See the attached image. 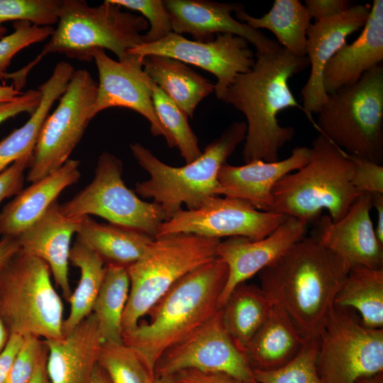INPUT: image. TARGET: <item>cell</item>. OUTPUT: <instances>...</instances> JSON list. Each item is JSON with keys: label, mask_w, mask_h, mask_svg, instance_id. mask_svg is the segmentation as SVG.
<instances>
[{"label": "cell", "mask_w": 383, "mask_h": 383, "mask_svg": "<svg viewBox=\"0 0 383 383\" xmlns=\"http://www.w3.org/2000/svg\"><path fill=\"white\" fill-rule=\"evenodd\" d=\"M350 267L313 236L259 272L260 287L306 340L318 338Z\"/></svg>", "instance_id": "1"}, {"label": "cell", "mask_w": 383, "mask_h": 383, "mask_svg": "<svg viewBox=\"0 0 383 383\" xmlns=\"http://www.w3.org/2000/svg\"><path fill=\"white\" fill-rule=\"evenodd\" d=\"M309 66L308 57L296 56L282 47L268 53H256L255 63L239 74L223 99L242 112L247 131L243 160L272 162L279 150L295 135L291 126H282L278 114L289 108L302 109L289 86V80Z\"/></svg>", "instance_id": "2"}, {"label": "cell", "mask_w": 383, "mask_h": 383, "mask_svg": "<svg viewBox=\"0 0 383 383\" xmlns=\"http://www.w3.org/2000/svg\"><path fill=\"white\" fill-rule=\"evenodd\" d=\"M228 275L226 264L217 257L179 279L148 311L150 319L123 334L154 375L160 355L213 316ZM155 376V375H154Z\"/></svg>", "instance_id": "3"}, {"label": "cell", "mask_w": 383, "mask_h": 383, "mask_svg": "<svg viewBox=\"0 0 383 383\" xmlns=\"http://www.w3.org/2000/svg\"><path fill=\"white\" fill-rule=\"evenodd\" d=\"M106 0L96 6L84 0H62L57 26L37 57L11 73L13 85L21 89L30 71L50 53L90 62L96 49L108 50L123 59L127 52L143 43L141 33L149 25L143 16L123 11Z\"/></svg>", "instance_id": "4"}, {"label": "cell", "mask_w": 383, "mask_h": 383, "mask_svg": "<svg viewBox=\"0 0 383 383\" xmlns=\"http://www.w3.org/2000/svg\"><path fill=\"white\" fill-rule=\"evenodd\" d=\"M353 167L345 151L319 134L307 163L275 184L270 211L309 224L326 210L333 221L340 220L363 194L351 182Z\"/></svg>", "instance_id": "5"}, {"label": "cell", "mask_w": 383, "mask_h": 383, "mask_svg": "<svg viewBox=\"0 0 383 383\" xmlns=\"http://www.w3.org/2000/svg\"><path fill=\"white\" fill-rule=\"evenodd\" d=\"M246 123L235 121L205 148L201 156L182 167L168 165L143 145H130L134 158L150 178L135 184V192L159 204L166 221L182 209H194L212 196H219L218 175L222 165L245 140Z\"/></svg>", "instance_id": "6"}, {"label": "cell", "mask_w": 383, "mask_h": 383, "mask_svg": "<svg viewBox=\"0 0 383 383\" xmlns=\"http://www.w3.org/2000/svg\"><path fill=\"white\" fill-rule=\"evenodd\" d=\"M220 242L184 233L155 238L143 255L127 268L130 289L122 318L123 333L135 329L179 279L217 258Z\"/></svg>", "instance_id": "7"}, {"label": "cell", "mask_w": 383, "mask_h": 383, "mask_svg": "<svg viewBox=\"0 0 383 383\" xmlns=\"http://www.w3.org/2000/svg\"><path fill=\"white\" fill-rule=\"evenodd\" d=\"M314 126L347 154L383 162V66L328 94Z\"/></svg>", "instance_id": "8"}, {"label": "cell", "mask_w": 383, "mask_h": 383, "mask_svg": "<svg viewBox=\"0 0 383 383\" xmlns=\"http://www.w3.org/2000/svg\"><path fill=\"white\" fill-rule=\"evenodd\" d=\"M43 260L21 250L0 269V317L10 335L62 337L63 304Z\"/></svg>", "instance_id": "9"}, {"label": "cell", "mask_w": 383, "mask_h": 383, "mask_svg": "<svg viewBox=\"0 0 383 383\" xmlns=\"http://www.w3.org/2000/svg\"><path fill=\"white\" fill-rule=\"evenodd\" d=\"M316 365L323 383L383 372V328H367L356 311L334 305L318 338Z\"/></svg>", "instance_id": "10"}, {"label": "cell", "mask_w": 383, "mask_h": 383, "mask_svg": "<svg viewBox=\"0 0 383 383\" xmlns=\"http://www.w3.org/2000/svg\"><path fill=\"white\" fill-rule=\"evenodd\" d=\"M121 159L108 152L99 157L93 180L70 200L60 204L63 214L79 218L95 215L109 223L155 238L166 216L161 206L140 199L122 178Z\"/></svg>", "instance_id": "11"}, {"label": "cell", "mask_w": 383, "mask_h": 383, "mask_svg": "<svg viewBox=\"0 0 383 383\" xmlns=\"http://www.w3.org/2000/svg\"><path fill=\"white\" fill-rule=\"evenodd\" d=\"M97 87L89 71L74 70L57 107L43 125L28 167V182L44 178L69 160L92 119Z\"/></svg>", "instance_id": "12"}, {"label": "cell", "mask_w": 383, "mask_h": 383, "mask_svg": "<svg viewBox=\"0 0 383 383\" xmlns=\"http://www.w3.org/2000/svg\"><path fill=\"white\" fill-rule=\"evenodd\" d=\"M262 211L235 198L212 196L194 209H181L159 228L157 237L192 233L206 238L240 236L260 240L271 234L287 218Z\"/></svg>", "instance_id": "13"}, {"label": "cell", "mask_w": 383, "mask_h": 383, "mask_svg": "<svg viewBox=\"0 0 383 383\" xmlns=\"http://www.w3.org/2000/svg\"><path fill=\"white\" fill-rule=\"evenodd\" d=\"M187 369L223 372L247 383H257L244 353L235 345L223 324L221 309L166 350L155 364L154 375H174Z\"/></svg>", "instance_id": "14"}, {"label": "cell", "mask_w": 383, "mask_h": 383, "mask_svg": "<svg viewBox=\"0 0 383 383\" xmlns=\"http://www.w3.org/2000/svg\"><path fill=\"white\" fill-rule=\"evenodd\" d=\"M127 52L143 58L162 55L200 67L217 78L215 94L223 101L235 78L248 72L255 63V55L243 38L229 33L218 34L211 41L191 40L171 33L156 42L142 43Z\"/></svg>", "instance_id": "15"}, {"label": "cell", "mask_w": 383, "mask_h": 383, "mask_svg": "<svg viewBox=\"0 0 383 383\" xmlns=\"http://www.w3.org/2000/svg\"><path fill=\"white\" fill-rule=\"evenodd\" d=\"M92 57L97 68L99 82L91 118L109 108L130 109L149 121L153 135L163 136L168 147L174 148V140L155 113L152 98V82L143 70V58L127 52L123 59L115 60L102 49L94 50Z\"/></svg>", "instance_id": "16"}, {"label": "cell", "mask_w": 383, "mask_h": 383, "mask_svg": "<svg viewBox=\"0 0 383 383\" xmlns=\"http://www.w3.org/2000/svg\"><path fill=\"white\" fill-rule=\"evenodd\" d=\"M371 196L360 195L340 220L328 214L315 221L313 236L342 258L350 267L383 269V245L378 240L370 217Z\"/></svg>", "instance_id": "17"}, {"label": "cell", "mask_w": 383, "mask_h": 383, "mask_svg": "<svg viewBox=\"0 0 383 383\" xmlns=\"http://www.w3.org/2000/svg\"><path fill=\"white\" fill-rule=\"evenodd\" d=\"M172 32L187 33L199 42H209L218 34L229 33L245 38L256 48V53H268L282 46L260 30L251 28L232 16L243 5L207 0L163 1Z\"/></svg>", "instance_id": "18"}, {"label": "cell", "mask_w": 383, "mask_h": 383, "mask_svg": "<svg viewBox=\"0 0 383 383\" xmlns=\"http://www.w3.org/2000/svg\"><path fill=\"white\" fill-rule=\"evenodd\" d=\"M370 11L367 4H355L334 17L315 21L306 35V57L311 67L308 80L301 91L303 110L309 118L326 102L323 72L328 62L347 43L349 35L362 29Z\"/></svg>", "instance_id": "19"}, {"label": "cell", "mask_w": 383, "mask_h": 383, "mask_svg": "<svg viewBox=\"0 0 383 383\" xmlns=\"http://www.w3.org/2000/svg\"><path fill=\"white\" fill-rule=\"evenodd\" d=\"M308 225L287 217L271 234L260 240L235 236L221 241L217 256L228 266V275L219 298V307L223 306L235 287L275 262L304 238Z\"/></svg>", "instance_id": "20"}, {"label": "cell", "mask_w": 383, "mask_h": 383, "mask_svg": "<svg viewBox=\"0 0 383 383\" xmlns=\"http://www.w3.org/2000/svg\"><path fill=\"white\" fill-rule=\"evenodd\" d=\"M310 155L311 148L299 146L282 160H254L241 166L225 163L218 175V195L239 199L259 211H270L275 184L286 174L305 165Z\"/></svg>", "instance_id": "21"}, {"label": "cell", "mask_w": 383, "mask_h": 383, "mask_svg": "<svg viewBox=\"0 0 383 383\" xmlns=\"http://www.w3.org/2000/svg\"><path fill=\"white\" fill-rule=\"evenodd\" d=\"M79 218L62 213L57 200L31 226L17 237L21 250L45 262L56 285L67 301L72 290L68 279V265L71 240L77 233Z\"/></svg>", "instance_id": "22"}, {"label": "cell", "mask_w": 383, "mask_h": 383, "mask_svg": "<svg viewBox=\"0 0 383 383\" xmlns=\"http://www.w3.org/2000/svg\"><path fill=\"white\" fill-rule=\"evenodd\" d=\"M43 340L51 383H90L103 343L93 313L62 338Z\"/></svg>", "instance_id": "23"}, {"label": "cell", "mask_w": 383, "mask_h": 383, "mask_svg": "<svg viewBox=\"0 0 383 383\" xmlns=\"http://www.w3.org/2000/svg\"><path fill=\"white\" fill-rule=\"evenodd\" d=\"M383 60V1L374 0L359 36L346 43L326 65L323 86L326 93L357 82Z\"/></svg>", "instance_id": "24"}, {"label": "cell", "mask_w": 383, "mask_h": 383, "mask_svg": "<svg viewBox=\"0 0 383 383\" xmlns=\"http://www.w3.org/2000/svg\"><path fill=\"white\" fill-rule=\"evenodd\" d=\"M79 166V160L69 159L59 170L16 194L0 212L1 238L18 236L35 223L65 188L78 182Z\"/></svg>", "instance_id": "25"}, {"label": "cell", "mask_w": 383, "mask_h": 383, "mask_svg": "<svg viewBox=\"0 0 383 383\" xmlns=\"http://www.w3.org/2000/svg\"><path fill=\"white\" fill-rule=\"evenodd\" d=\"M306 342V339L286 312L273 304L244 354L253 370L271 371L294 360Z\"/></svg>", "instance_id": "26"}, {"label": "cell", "mask_w": 383, "mask_h": 383, "mask_svg": "<svg viewBox=\"0 0 383 383\" xmlns=\"http://www.w3.org/2000/svg\"><path fill=\"white\" fill-rule=\"evenodd\" d=\"M74 72L69 62H58L50 77L38 90L41 99L28 120L0 142V173L15 161L33 154L43 125L55 101L60 99Z\"/></svg>", "instance_id": "27"}, {"label": "cell", "mask_w": 383, "mask_h": 383, "mask_svg": "<svg viewBox=\"0 0 383 383\" xmlns=\"http://www.w3.org/2000/svg\"><path fill=\"white\" fill-rule=\"evenodd\" d=\"M77 235L106 266L126 269L143 255L155 239L130 228L99 223L90 216L80 217Z\"/></svg>", "instance_id": "28"}, {"label": "cell", "mask_w": 383, "mask_h": 383, "mask_svg": "<svg viewBox=\"0 0 383 383\" xmlns=\"http://www.w3.org/2000/svg\"><path fill=\"white\" fill-rule=\"evenodd\" d=\"M143 70L150 80L188 116L215 90V84L185 63L162 55H147Z\"/></svg>", "instance_id": "29"}, {"label": "cell", "mask_w": 383, "mask_h": 383, "mask_svg": "<svg viewBox=\"0 0 383 383\" xmlns=\"http://www.w3.org/2000/svg\"><path fill=\"white\" fill-rule=\"evenodd\" d=\"M236 19L251 28L267 29L285 50L298 57L306 56V35L311 18L299 0H275L270 11L261 17L249 15L243 6L235 12Z\"/></svg>", "instance_id": "30"}, {"label": "cell", "mask_w": 383, "mask_h": 383, "mask_svg": "<svg viewBox=\"0 0 383 383\" xmlns=\"http://www.w3.org/2000/svg\"><path fill=\"white\" fill-rule=\"evenodd\" d=\"M273 302L260 287L243 282L221 308L223 324L240 350L245 352L265 321Z\"/></svg>", "instance_id": "31"}, {"label": "cell", "mask_w": 383, "mask_h": 383, "mask_svg": "<svg viewBox=\"0 0 383 383\" xmlns=\"http://www.w3.org/2000/svg\"><path fill=\"white\" fill-rule=\"evenodd\" d=\"M334 305L358 312L362 324L367 328H383V269L351 267L335 296Z\"/></svg>", "instance_id": "32"}, {"label": "cell", "mask_w": 383, "mask_h": 383, "mask_svg": "<svg viewBox=\"0 0 383 383\" xmlns=\"http://www.w3.org/2000/svg\"><path fill=\"white\" fill-rule=\"evenodd\" d=\"M69 261L80 270V278L68 301L70 313L64 319L62 336L92 313L106 271L101 259L79 237L71 247Z\"/></svg>", "instance_id": "33"}, {"label": "cell", "mask_w": 383, "mask_h": 383, "mask_svg": "<svg viewBox=\"0 0 383 383\" xmlns=\"http://www.w3.org/2000/svg\"><path fill=\"white\" fill-rule=\"evenodd\" d=\"M129 289L127 269L106 266L104 279L92 308L103 343H123L122 318Z\"/></svg>", "instance_id": "34"}, {"label": "cell", "mask_w": 383, "mask_h": 383, "mask_svg": "<svg viewBox=\"0 0 383 383\" xmlns=\"http://www.w3.org/2000/svg\"><path fill=\"white\" fill-rule=\"evenodd\" d=\"M152 98L155 113L174 141L186 164L202 153L198 138L188 123V116L155 84L152 85Z\"/></svg>", "instance_id": "35"}, {"label": "cell", "mask_w": 383, "mask_h": 383, "mask_svg": "<svg viewBox=\"0 0 383 383\" xmlns=\"http://www.w3.org/2000/svg\"><path fill=\"white\" fill-rule=\"evenodd\" d=\"M98 365L111 383H152L155 378L135 352L123 343H103Z\"/></svg>", "instance_id": "36"}, {"label": "cell", "mask_w": 383, "mask_h": 383, "mask_svg": "<svg viewBox=\"0 0 383 383\" xmlns=\"http://www.w3.org/2000/svg\"><path fill=\"white\" fill-rule=\"evenodd\" d=\"M318 338L306 340L299 355L289 363L271 371L254 370L257 383H323L316 370Z\"/></svg>", "instance_id": "37"}, {"label": "cell", "mask_w": 383, "mask_h": 383, "mask_svg": "<svg viewBox=\"0 0 383 383\" xmlns=\"http://www.w3.org/2000/svg\"><path fill=\"white\" fill-rule=\"evenodd\" d=\"M62 0H0V39L8 21H26L38 26H52L58 21Z\"/></svg>", "instance_id": "38"}, {"label": "cell", "mask_w": 383, "mask_h": 383, "mask_svg": "<svg viewBox=\"0 0 383 383\" xmlns=\"http://www.w3.org/2000/svg\"><path fill=\"white\" fill-rule=\"evenodd\" d=\"M13 25V31L0 39V81L7 79V69L19 51L45 40L54 30L52 26H38L26 21H15Z\"/></svg>", "instance_id": "39"}, {"label": "cell", "mask_w": 383, "mask_h": 383, "mask_svg": "<svg viewBox=\"0 0 383 383\" xmlns=\"http://www.w3.org/2000/svg\"><path fill=\"white\" fill-rule=\"evenodd\" d=\"M121 8L140 13L150 29L143 35V43L160 40L172 33L170 18L162 0H110Z\"/></svg>", "instance_id": "40"}, {"label": "cell", "mask_w": 383, "mask_h": 383, "mask_svg": "<svg viewBox=\"0 0 383 383\" xmlns=\"http://www.w3.org/2000/svg\"><path fill=\"white\" fill-rule=\"evenodd\" d=\"M48 353L47 345L43 339L25 336L4 383H28Z\"/></svg>", "instance_id": "41"}, {"label": "cell", "mask_w": 383, "mask_h": 383, "mask_svg": "<svg viewBox=\"0 0 383 383\" xmlns=\"http://www.w3.org/2000/svg\"><path fill=\"white\" fill-rule=\"evenodd\" d=\"M354 163L351 182L362 194H383V166L348 155Z\"/></svg>", "instance_id": "42"}, {"label": "cell", "mask_w": 383, "mask_h": 383, "mask_svg": "<svg viewBox=\"0 0 383 383\" xmlns=\"http://www.w3.org/2000/svg\"><path fill=\"white\" fill-rule=\"evenodd\" d=\"M32 155L22 157L0 173V203L6 198L16 196L23 189L24 172L30 166Z\"/></svg>", "instance_id": "43"}, {"label": "cell", "mask_w": 383, "mask_h": 383, "mask_svg": "<svg viewBox=\"0 0 383 383\" xmlns=\"http://www.w3.org/2000/svg\"><path fill=\"white\" fill-rule=\"evenodd\" d=\"M41 99L38 89H28L16 99L0 102V123L21 113L31 114L38 107Z\"/></svg>", "instance_id": "44"}, {"label": "cell", "mask_w": 383, "mask_h": 383, "mask_svg": "<svg viewBox=\"0 0 383 383\" xmlns=\"http://www.w3.org/2000/svg\"><path fill=\"white\" fill-rule=\"evenodd\" d=\"M304 5L315 21L334 17L351 6L347 0H306Z\"/></svg>", "instance_id": "45"}, {"label": "cell", "mask_w": 383, "mask_h": 383, "mask_svg": "<svg viewBox=\"0 0 383 383\" xmlns=\"http://www.w3.org/2000/svg\"><path fill=\"white\" fill-rule=\"evenodd\" d=\"M173 376L177 383H247L226 373L194 369L181 370Z\"/></svg>", "instance_id": "46"}, {"label": "cell", "mask_w": 383, "mask_h": 383, "mask_svg": "<svg viewBox=\"0 0 383 383\" xmlns=\"http://www.w3.org/2000/svg\"><path fill=\"white\" fill-rule=\"evenodd\" d=\"M24 337L16 334L10 335L7 344L0 353V383H4L11 366L21 348Z\"/></svg>", "instance_id": "47"}, {"label": "cell", "mask_w": 383, "mask_h": 383, "mask_svg": "<svg viewBox=\"0 0 383 383\" xmlns=\"http://www.w3.org/2000/svg\"><path fill=\"white\" fill-rule=\"evenodd\" d=\"M20 250L17 236L2 237L0 240V269Z\"/></svg>", "instance_id": "48"}, {"label": "cell", "mask_w": 383, "mask_h": 383, "mask_svg": "<svg viewBox=\"0 0 383 383\" xmlns=\"http://www.w3.org/2000/svg\"><path fill=\"white\" fill-rule=\"evenodd\" d=\"M370 196L372 208L374 207L377 211L375 233L379 243L383 245V194H372Z\"/></svg>", "instance_id": "49"}, {"label": "cell", "mask_w": 383, "mask_h": 383, "mask_svg": "<svg viewBox=\"0 0 383 383\" xmlns=\"http://www.w3.org/2000/svg\"><path fill=\"white\" fill-rule=\"evenodd\" d=\"M47 358L48 356L40 362L28 383H51L46 370Z\"/></svg>", "instance_id": "50"}, {"label": "cell", "mask_w": 383, "mask_h": 383, "mask_svg": "<svg viewBox=\"0 0 383 383\" xmlns=\"http://www.w3.org/2000/svg\"><path fill=\"white\" fill-rule=\"evenodd\" d=\"M23 92L19 91L11 85H0V102L13 100L21 95Z\"/></svg>", "instance_id": "51"}, {"label": "cell", "mask_w": 383, "mask_h": 383, "mask_svg": "<svg viewBox=\"0 0 383 383\" xmlns=\"http://www.w3.org/2000/svg\"><path fill=\"white\" fill-rule=\"evenodd\" d=\"M90 383H111L104 370L99 365L96 367Z\"/></svg>", "instance_id": "52"}, {"label": "cell", "mask_w": 383, "mask_h": 383, "mask_svg": "<svg viewBox=\"0 0 383 383\" xmlns=\"http://www.w3.org/2000/svg\"><path fill=\"white\" fill-rule=\"evenodd\" d=\"M9 337L10 334L0 317V353L6 347Z\"/></svg>", "instance_id": "53"}, {"label": "cell", "mask_w": 383, "mask_h": 383, "mask_svg": "<svg viewBox=\"0 0 383 383\" xmlns=\"http://www.w3.org/2000/svg\"><path fill=\"white\" fill-rule=\"evenodd\" d=\"M355 383H383V372L371 377L360 378Z\"/></svg>", "instance_id": "54"}, {"label": "cell", "mask_w": 383, "mask_h": 383, "mask_svg": "<svg viewBox=\"0 0 383 383\" xmlns=\"http://www.w3.org/2000/svg\"><path fill=\"white\" fill-rule=\"evenodd\" d=\"M152 383H177L173 375L155 377Z\"/></svg>", "instance_id": "55"}]
</instances>
